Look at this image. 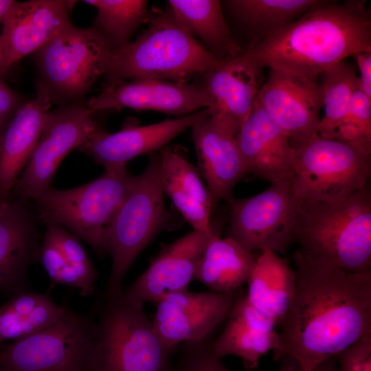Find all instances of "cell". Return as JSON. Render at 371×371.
Instances as JSON below:
<instances>
[{"label":"cell","instance_id":"cell-1","mask_svg":"<svg viewBox=\"0 0 371 371\" xmlns=\"http://www.w3.org/2000/svg\"><path fill=\"white\" fill-rule=\"evenodd\" d=\"M295 291L275 357L297 371H316L371 332V274L346 271L297 251Z\"/></svg>","mask_w":371,"mask_h":371},{"label":"cell","instance_id":"cell-2","mask_svg":"<svg viewBox=\"0 0 371 371\" xmlns=\"http://www.w3.org/2000/svg\"><path fill=\"white\" fill-rule=\"evenodd\" d=\"M362 52H371V14L357 0L322 1L245 51L258 72L269 68L315 78Z\"/></svg>","mask_w":371,"mask_h":371},{"label":"cell","instance_id":"cell-3","mask_svg":"<svg viewBox=\"0 0 371 371\" xmlns=\"http://www.w3.org/2000/svg\"><path fill=\"white\" fill-rule=\"evenodd\" d=\"M293 243L311 260L371 274L370 184L337 203L295 200Z\"/></svg>","mask_w":371,"mask_h":371},{"label":"cell","instance_id":"cell-4","mask_svg":"<svg viewBox=\"0 0 371 371\" xmlns=\"http://www.w3.org/2000/svg\"><path fill=\"white\" fill-rule=\"evenodd\" d=\"M223 63L189 33L167 4L164 10L150 11L147 28L134 41L112 50L105 87L137 78L187 83Z\"/></svg>","mask_w":371,"mask_h":371},{"label":"cell","instance_id":"cell-5","mask_svg":"<svg viewBox=\"0 0 371 371\" xmlns=\"http://www.w3.org/2000/svg\"><path fill=\"white\" fill-rule=\"evenodd\" d=\"M96 302L89 371L170 370L175 351L160 339L144 304L127 300L124 289Z\"/></svg>","mask_w":371,"mask_h":371},{"label":"cell","instance_id":"cell-6","mask_svg":"<svg viewBox=\"0 0 371 371\" xmlns=\"http://www.w3.org/2000/svg\"><path fill=\"white\" fill-rule=\"evenodd\" d=\"M133 179L126 165H120L106 168L101 176L77 188L50 187L35 199L38 217L46 225L66 229L103 256L109 230Z\"/></svg>","mask_w":371,"mask_h":371},{"label":"cell","instance_id":"cell-7","mask_svg":"<svg viewBox=\"0 0 371 371\" xmlns=\"http://www.w3.org/2000/svg\"><path fill=\"white\" fill-rule=\"evenodd\" d=\"M166 219L160 157L155 152L150 154L144 172L134 177L109 230L105 253L111 258V269L106 293L112 295L123 290L122 281L130 267L164 229Z\"/></svg>","mask_w":371,"mask_h":371},{"label":"cell","instance_id":"cell-8","mask_svg":"<svg viewBox=\"0 0 371 371\" xmlns=\"http://www.w3.org/2000/svg\"><path fill=\"white\" fill-rule=\"evenodd\" d=\"M295 200L337 203L369 183L371 153L317 134L291 145Z\"/></svg>","mask_w":371,"mask_h":371},{"label":"cell","instance_id":"cell-9","mask_svg":"<svg viewBox=\"0 0 371 371\" xmlns=\"http://www.w3.org/2000/svg\"><path fill=\"white\" fill-rule=\"evenodd\" d=\"M113 49L92 26L69 24L34 52L41 76L52 101L80 102L105 74Z\"/></svg>","mask_w":371,"mask_h":371},{"label":"cell","instance_id":"cell-10","mask_svg":"<svg viewBox=\"0 0 371 371\" xmlns=\"http://www.w3.org/2000/svg\"><path fill=\"white\" fill-rule=\"evenodd\" d=\"M91 309L67 307L54 322L0 350V366L8 371H89L93 335Z\"/></svg>","mask_w":371,"mask_h":371},{"label":"cell","instance_id":"cell-11","mask_svg":"<svg viewBox=\"0 0 371 371\" xmlns=\"http://www.w3.org/2000/svg\"><path fill=\"white\" fill-rule=\"evenodd\" d=\"M227 236L249 252L269 249L284 254L293 243L295 201L291 179L272 183L261 193L229 202Z\"/></svg>","mask_w":371,"mask_h":371},{"label":"cell","instance_id":"cell-12","mask_svg":"<svg viewBox=\"0 0 371 371\" xmlns=\"http://www.w3.org/2000/svg\"><path fill=\"white\" fill-rule=\"evenodd\" d=\"M91 113L80 102L47 113L39 139L14 186L20 198L35 200L50 188L61 161L98 128Z\"/></svg>","mask_w":371,"mask_h":371},{"label":"cell","instance_id":"cell-13","mask_svg":"<svg viewBox=\"0 0 371 371\" xmlns=\"http://www.w3.org/2000/svg\"><path fill=\"white\" fill-rule=\"evenodd\" d=\"M236 292L186 290L166 294L156 302L152 320L154 328L164 344L172 351L182 344L205 339L227 319Z\"/></svg>","mask_w":371,"mask_h":371},{"label":"cell","instance_id":"cell-14","mask_svg":"<svg viewBox=\"0 0 371 371\" xmlns=\"http://www.w3.org/2000/svg\"><path fill=\"white\" fill-rule=\"evenodd\" d=\"M319 78L269 69L257 99L291 145L317 134L323 92Z\"/></svg>","mask_w":371,"mask_h":371},{"label":"cell","instance_id":"cell-15","mask_svg":"<svg viewBox=\"0 0 371 371\" xmlns=\"http://www.w3.org/2000/svg\"><path fill=\"white\" fill-rule=\"evenodd\" d=\"M86 105L91 113L128 108L182 117L208 108L210 99L200 83L137 78L104 87Z\"/></svg>","mask_w":371,"mask_h":371},{"label":"cell","instance_id":"cell-16","mask_svg":"<svg viewBox=\"0 0 371 371\" xmlns=\"http://www.w3.org/2000/svg\"><path fill=\"white\" fill-rule=\"evenodd\" d=\"M216 236L214 230L192 229L164 245L148 268L124 289L126 299L133 303H156L166 294L188 290L203 251Z\"/></svg>","mask_w":371,"mask_h":371},{"label":"cell","instance_id":"cell-17","mask_svg":"<svg viewBox=\"0 0 371 371\" xmlns=\"http://www.w3.org/2000/svg\"><path fill=\"white\" fill-rule=\"evenodd\" d=\"M258 74L244 52L200 76V84L210 99L207 108L210 119L233 137L240 131L257 96Z\"/></svg>","mask_w":371,"mask_h":371},{"label":"cell","instance_id":"cell-18","mask_svg":"<svg viewBox=\"0 0 371 371\" xmlns=\"http://www.w3.org/2000/svg\"><path fill=\"white\" fill-rule=\"evenodd\" d=\"M209 115L207 109L146 126L127 125L117 132L95 130L78 148L104 167L126 165L134 157L161 150L169 142Z\"/></svg>","mask_w":371,"mask_h":371},{"label":"cell","instance_id":"cell-19","mask_svg":"<svg viewBox=\"0 0 371 371\" xmlns=\"http://www.w3.org/2000/svg\"><path fill=\"white\" fill-rule=\"evenodd\" d=\"M74 1H15L3 21L1 43L4 70L25 56L36 52L71 24Z\"/></svg>","mask_w":371,"mask_h":371},{"label":"cell","instance_id":"cell-20","mask_svg":"<svg viewBox=\"0 0 371 371\" xmlns=\"http://www.w3.org/2000/svg\"><path fill=\"white\" fill-rule=\"evenodd\" d=\"M235 141L246 174L251 173L271 183L292 177L293 150L289 139L257 97Z\"/></svg>","mask_w":371,"mask_h":371},{"label":"cell","instance_id":"cell-21","mask_svg":"<svg viewBox=\"0 0 371 371\" xmlns=\"http://www.w3.org/2000/svg\"><path fill=\"white\" fill-rule=\"evenodd\" d=\"M52 100L36 84V97L16 110L0 133V199L7 201L41 135Z\"/></svg>","mask_w":371,"mask_h":371},{"label":"cell","instance_id":"cell-22","mask_svg":"<svg viewBox=\"0 0 371 371\" xmlns=\"http://www.w3.org/2000/svg\"><path fill=\"white\" fill-rule=\"evenodd\" d=\"M41 245L34 219L21 202L7 201L0 212V291L12 295L29 290L27 270Z\"/></svg>","mask_w":371,"mask_h":371},{"label":"cell","instance_id":"cell-23","mask_svg":"<svg viewBox=\"0 0 371 371\" xmlns=\"http://www.w3.org/2000/svg\"><path fill=\"white\" fill-rule=\"evenodd\" d=\"M190 128L199 172L214 203L219 200L229 202L234 186L246 174L235 137L215 125L209 115Z\"/></svg>","mask_w":371,"mask_h":371},{"label":"cell","instance_id":"cell-24","mask_svg":"<svg viewBox=\"0 0 371 371\" xmlns=\"http://www.w3.org/2000/svg\"><path fill=\"white\" fill-rule=\"evenodd\" d=\"M160 181L175 207L194 230L211 232L210 214L214 202L199 171L177 148L159 150Z\"/></svg>","mask_w":371,"mask_h":371},{"label":"cell","instance_id":"cell-25","mask_svg":"<svg viewBox=\"0 0 371 371\" xmlns=\"http://www.w3.org/2000/svg\"><path fill=\"white\" fill-rule=\"evenodd\" d=\"M168 5L189 32L216 59L228 61L245 50L233 34L218 0H170Z\"/></svg>","mask_w":371,"mask_h":371},{"label":"cell","instance_id":"cell-26","mask_svg":"<svg viewBox=\"0 0 371 371\" xmlns=\"http://www.w3.org/2000/svg\"><path fill=\"white\" fill-rule=\"evenodd\" d=\"M224 13L244 36L247 49L295 20L320 0H227L222 1Z\"/></svg>","mask_w":371,"mask_h":371},{"label":"cell","instance_id":"cell-27","mask_svg":"<svg viewBox=\"0 0 371 371\" xmlns=\"http://www.w3.org/2000/svg\"><path fill=\"white\" fill-rule=\"evenodd\" d=\"M260 251L247 282L246 297L277 324H282L294 295V271L289 262L274 251Z\"/></svg>","mask_w":371,"mask_h":371},{"label":"cell","instance_id":"cell-28","mask_svg":"<svg viewBox=\"0 0 371 371\" xmlns=\"http://www.w3.org/2000/svg\"><path fill=\"white\" fill-rule=\"evenodd\" d=\"M256 258L234 239L216 236L203 251L194 279L212 291L236 292L247 282Z\"/></svg>","mask_w":371,"mask_h":371},{"label":"cell","instance_id":"cell-29","mask_svg":"<svg viewBox=\"0 0 371 371\" xmlns=\"http://www.w3.org/2000/svg\"><path fill=\"white\" fill-rule=\"evenodd\" d=\"M67 306L58 304L49 293H16L0 306V344L27 337L56 321Z\"/></svg>","mask_w":371,"mask_h":371},{"label":"cell","instance_id":"cell-30","mask_svg":"<svg viewBox=\"0 0 371 371\" xmlns=\"http://www.w3.org/2000/svg\"><path fill=\"white\" fill-rule=\"evenodd\" d=\"M324 115L317 128L320 136L343 142L352 95L359 87L355 68L345 60L321 75Z\"/></svg>","mask_w":371,"mask_h":371},{"label":"cell","instance_id":"cell-31","mask_svg":"<svg viewBox=\"0 0 371 371\" xmlns=\"http://www.w3.org/2000/svg\"><path fill=\"white\" fill-rule=\"evenodd\" d=\"M97 14L92 25L109 42L113 50L130 42L137 29L148 21L150 11L145 0H85Z\"/></svg>","mask_w":371,"mask_h":371},{"label":"cell","instance_id":"cell-32","mask_svg":"<svg viewBox=\"0 0 371 371\" xmlns=\"http://www.w3.org/2000/svg\"><path fill=\"white\" fill-rule=\"evenodd\" d=\"M278 343L276 331L259 332L227 317L223 331L212 341V350L220 359L227 355L236 356L242 359L247 369L253 370L258 368L260 357L274 350Z\"/></svg>","mask_w":371,"mask_h":371},{"label":"cell","instance_id":"cell-33","mask_svg":"<svg viewBox=\"0 0 371 371\" xmlns=\"http://www.w3.org/2000/svg\"><path fill=\"white\" fill-rule=\"evenodd\" d=\"M45 237L61 251L67 262L78 273L82 284L80 294L90 296L95 292L97 271L76 236L56 225H46Z\"/></svg>","mask_w":371,"mask_h":371},{"label":"cell","instance_id":"cell-34","mask_svg":"<svg viewBox=\"0 0 371 371\" xmlns=\"http://www.w3.org/2000/svg\"><path fill=\"white\" fill-rule=\"evenodd\" d=\"M343 142L371 153V99L359 85L352 95Z\"/></svg>","mask_w":371,"mask_h":371},{"label":"cell","instance_id":"cell-35","mask_svg":"<svg viewBox=\"0 0 371 371\" xmlns=\"http://www.w3.org/2000/svg\"><path fill=\"white\" fill-rule=\"evenodd\" d=\"M210 337L181 346L175 363L169 371H229L212 350Z\"/></svg>","mask_w":371,"mask_h":371},{"label":"cell","instance_id":"cell-36","mask_svg":"<svg viewBox=\"0 0 371 371\" xmlns=\"http://www.w3.org/2000/svg\"><path fill=\"white\" fill-rule=\"evenodd\" d=\"M227 317L257 331L271 333L276 332L275 321L253 306L246 296L237 294L236 301Z\"/></svg>","mask_w":371,"mask_h":371},{"label":"cell","instance_id":"cell-37","mask_svg":"<svg viewBox=\"0 0 371 371\" xmlns=\"http://www.w3.org/2000/svg\"><path fill=\"white\" fill-rule=\"evenodd\" d=\"M337 355L341 371H371V332Z\"/></svg>","mask_w":371,"mask_h":371},{"label":"cell","instance_id":"cell-38","mask_svg":"<svg viewBox=\"0 0 371 371\" xmlns=\"http://www.w3.org/2000/svg\"><path fill=\"white\" fill-rule=\"evenodd\" d=\"M38 260L43 265L52 283L56 284L62 269L67 262L60 249L45 236L39 248Z\"/></svg>","mask_w":371,"mask_h":371},{"label":"cell","instance_id":"cell-39","mask_svg":"<svg viewBox=\"0 0 371 371\" xmlns=\"http://www.w3.org/2000/svg\"><path fill=\"white\" fill-rule=\"evenodd\" d=\"M19 95L0 78V128L3 129L21 106Z\"/></svg>","mask_w":371,"mask_h":371},{"label":"cell","instance_id":"cell-40","mask_svg":"<svg viewBox=\"0 0 371 371\" xmlns=\"http://www.w3.org/2000/svg\"><path fill=\"white\" fill-rule=\"evenodd\" d=\"M353 57L359 69V87L371 99V52L359 53Z\"/></svg>","mask_w":371,"mask_h":371},{"label":"cell","instance_id":"cell-41","mask_svg":"<svg viewBox=\"0 0 371 371\" xmlns=\"http://www.w3.org/2000/svg\"><path fill=\"white\" fill-rule=\"evenodd\" d=\"M14 2L15 1L13 0H0V24L3 23L6 14Z\"/></svg>","mask_w":371,"mask_h":371},{"label":"cell","instance_id":"cell-42","mask_svg":"<svg viewBox=\"0 0 371 371\" xmlns=\"http://www.w3.org/2000/svg\"><path fill=\"white\" fill-rule=\"evenodd\" d=\"M5 73L4 70V62L3 55L2 52L1 43V34H0V78Z\"/></svg>","mask_w":371,"mask_h":371},{"label":"cell","instance_id":"cell-43","mask_svg":"<svg viewBox=\"0 0 371 371\" xmlns=\"http://www.w3.org/2000/svg\"><path fill=\"white\" fill-rule=\"evenodd\" d=\"M7 201H2L1 199H0V212H1L3 208L4 207Z\"/></svg>","mask_w":371,"mask_h":371},{"label":"cell","instance_id":"cell-44","mask_svg":"<svg viewBox=\"0 0 371 371\" xmlns=\"http://www.w3.org/2000/svg\"><path fill=\"white\" fill-rule=\"evenodd\" d=\"M0 371H8V370H6L5 368L2 367L1 366H0Z\"/></svg>","mask_w":371,"mask_h":371},{"label":"cell","instance_id":"cell-45","mask_svg":"<svg viewBox=\"0 0 371 371\" xmlns=\"http://www.w3.org/2000/svg\"><path fill=\"white\" fill-rule=\"evenodd\" d=\"M3 131V129L1 128H0V133Z\"/></svg>","mask_w":371,"mask_h":371}]
</instances>
